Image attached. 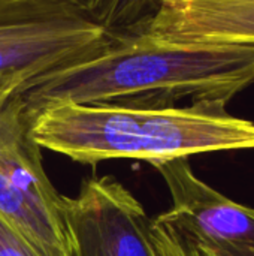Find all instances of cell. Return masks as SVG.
Instances as JSON below:
<instances>
[{"label": "cell", "instance_id": "cell-5", "mask_svg": "<svg viewBox=\"0 0 254 256\" xmlns=\"http://www.w3.org/2000/svg\"><path fill=\"white\" fill-rule=\"evenodd\" d=\"M172 206L159 218L181 237L192 256H254V208L202 182L189 158L156 164Z\"/></svg>", "mask_w": 254, "mask_h": 256}, {"label": "cell", "instance_id": "cell-8", "mask_svg": "<svg viewBox=\"0 0 254 256\" xmlns=\"http://www.w3.org/2000/svg\"><path fill=\"white\" fill-rule=\"evenodd\" d=\"M88 14L108 32L133 28L147 21L156 0H79Z\"/></svg>", "mask_w": 254, "mask_h": 256}, {"label": "cell", "instance_id": "cell-6", "mask_svg": "<svg viewBox=\"0 0 254 256\" xmlns=\"http://www.w3.org/2000/svg\"><path fill=\"white\" fill-rule=\"evenodd\" d=\"M76 256H153L150 218L136 196L111 176L87 178L66 196Z\"/></svg>", "mask_w": 254, "mask_h": 256}, {"label": "cell", "instance_id": "cell-10", "mask_svg": "<svg viewBox=\"0 0 254 256\" xmlns=\"http://www.w3.org/2000/svg\"><path fill=\"white\" fill-rule=\"evenodd\" d=\"M0 256H45L27 237L0 216Z\"/></svg>", "mask_w": 254, "mask_h": 256}, {"label": "cell", "instance_id": "cell-1", "mask_svg": "<svg viewBox=\"0 0 254 256\" xmlns=\"http://www.w3.org/2000/svg\"><path fill=\"white\" fill-rule=\"evenodd\" d=\"M254 86L253 44H180L142 24L109 32L94 54L25 84L28 114L51 102L175 106L178 100L228 104Z\"/></svg>", "mask_w": 254, "mask_h": 256}, {"label": "cell", "instance_id": "cell-7", "mask_svg": "<svg viewBox=\"0 0 254 256\" xmlns=\"http://www.w3.org/2000/svg\"><path fill=\"white\" fill-rule=\"evenodd\" d=\"M144 26L169 42L254 45V0H156Z\"/></svg>", "mask_w": 254, "mask_h": 256}, {"label": "cell", "instance_id": "cell-2", "mask_svg": "<svg viewBox=\"0 0 254 256\" xmlns=\"http://www.w3.org/2000/svg\"><path fill=\"white\" fill-rule=\"evenodd\" d=\"M228 104L189 106L124 104H46L30 112V134L40 148L96 165L133 159L153 166L192 154L254 148V123L228 112Z\"/></svg>", "mask_w": 254, "mask_h": 256}, {"label": "cell", "instance_id": "cell-3", "mask_svg": "<svg viewBox=\"0 0 254 256\" xmlns=\"http://www.w3.org/2000/svg\"><path fill=\"white\" fill-rule=\"evenodd\" d=\"M79 0H0V86L19 90L108 40Z\"/></svg>", "mask_w": 254, "mask_h": 256}, {"label": "cell", "instance_id": "cell-9", "mask_svg": "<svg viewBox=\"0 0 254 256\" xmlns=\"http://www.w3.org/2000/svg\"><path fill=\"white\" fill-rule=\"evenodd\" d=\"M147 234L153 256H192L177 231L159 216L150 220Z\"/></svg>", "mask_w": 254, "mask_h": 256}, {"label": "cell", "instance_id": "cell-4", "mask_svg": "<svg viewBox=\"0 0 254 256\" xmlns=\"http://www.w3.org/2000/svg\"><path fill=\"white\" fill-rule=\"evenodd\" d=\"M40 150L15 94L0 105V216L45 256H76L66 196L48 178Z\"/></svg>", "mask_w": 254, "mask_h": 256}]
</instances>
